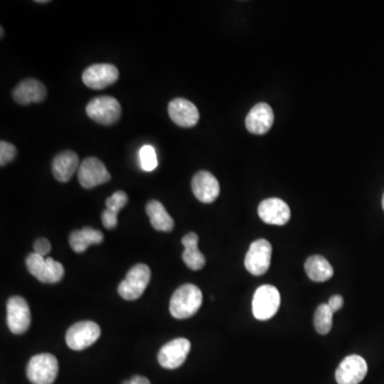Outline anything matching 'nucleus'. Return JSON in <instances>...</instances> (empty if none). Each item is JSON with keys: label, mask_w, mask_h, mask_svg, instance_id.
<instances>
[{"label": "nucleus", "mask_w": 384, "mask_h": 384, "mask_svg": "<svg viewBox=\"0 0 384 384\" xmlns=\"http://www.w3.org/2000/svg\"><path fill=\"white\" fill-rule=\"evenodd\" d=\"M203 295L196 285L185 284L174 291L170 301V313L176 319L194 316L202 306Z\"/></svg>", "instance_id": "1"}, {"label": "nucleus", "mask_w": 384, "mask_h": 384, "mask_svg": "<svg viewBox=\"0 0 384 384\" xmlns=\"http://www.w3.org/2000/svg\"><path fill=\"white\" fill-rule=\"evenodd\" d=\"M280 304L281 296L277 287L272 285H262L254 293L252 312L257 320L265 322L278 313Z\"/></svg>", "instance_id": "2"}, {"label": "nucleus", "mask_w": 384, "mask_h": 384, "mask_svg": "<svg viewBox=\"0 0 384 384\" xmlns=\"http://www.w3.org/2000/svg\"><path fill=\"white\" fill-rule=\"evenodd\" d=\"M27 269L40 282L54 284L62 280L64 268L52 257L45 259L37 253H30L26 260Z\"/></svg>", "instance_id": "3"}, {"label": "nucleus", "mask_w": 384, "mask_h": 384, "mask_svg": "<svg viewBox=\"0 0 384 384\" xmlns=\"http://www.w3.org/2000/svg\"><path fill=\"white\" fill-rule=\"evenodd\" d=\"M150 281L151 269L149 266L138 264L126 274V278L119 285L117 291L123 299L128 301L137 300L144 295Z\"/></svg>", "instance_id": "4"}, {"label": "nucleus", "mask_w": 384, "mask_h": 384, "mask_svg": "<svg viewBox=\"0 0 384 384\" xmlns=\"http://www.w3.org/2000/svg\"><path fill=\"white\" fill-rule=\"evenodd\" d=\"M59 364L50 354H37L29 361L27 377L33 384H52L58 376Z\"/></svg>", "instance_id": "5"}, {"label": "nucleus", "mask_w": 384, "mask_h": 384, "mask_svg": "<svg viewBox=\"0 0 384 384\" xmlns=\"http://www.w3.org/2000/svg\"><path fill=\"white\" fill-rule=\"evenodd\" d=\"M88 117L102 125H112L121 117V105L111 96H98L90 100L86 108Z\"/></svg>", "instance_id": "6"}, {"label": "nucleus", "mask_w": 384, "mask_h": 384, "mask_svg": "<svg viewBox=\"0 0 384 384\" xmlns=\"http://www.w3.org/2000/svg\"><path fill=\"white\" fill-rule=\"evenodd\" d=\"M272 255V243L266 239H257L250 245L245 259V268L253 276H263L269 269Z\"/></svg>", "instance_id": "7"}, {"label": "nucleus", "mask_w": 384, "mask_h": 384, "mask_svg": "<svg viewBox=\"0 0 384 384\" xmlns=\"http://www.w3.org/2000/svg\"><path fill=\"white\" fill-rule=\"evenodd\" d=\"M100 337V328L93 322L73 325L66 335V344L73 350H83L93 345Z\"/></svg>", "instance_id": "8"}, {"label": "nucleus", "mask_w": 384, "mask_h": 384, "mask_svg": "<svg viewBox=\"0 0 384 384\" xmlns=\"http://www.w3.org/2000/svg\"><path fill=\"white\" fill-rule=\"evenodd\" d=\"M7 322L14 334H22L28 330L31 324L30 308L24 298H10L7 303Z\"/></svg>", "instance_id": "9"}, {"label": "nucleus", "mask_w": 384, "mask_h": 384, "mask_svg": "<svg viewBox=\"0 0 384 384\" xmlns=\"http://www.w3.org/2000/svg\"><path fill=\"white\" fill-rule=\"evenodd\" d=\"M119 78V70L110 63H98L86 69L83 81L88 88L102 90L113 85Z\"/></svg>", "instance_id": "10"}, {"label": "nucleus", "mask_w": 384, "mask_h": 384, "mask_svg": "<svg viewBox=\"0 0 384 384\" xmlns=\"http://www.w3.org/2000/svg\"><path fill=\"white\" fill-rule=\"evenodd\" d=\"M111 176L106 165L95 157H88L78 169V180L86 189L94 188L110 180Z\"/></svg>", "instance_id": "11"}, {"label": "nucleus", "mask_w": 384, "mask_h": 384, "mask_svg": "<svg viewBox=\"0 0 384 384\" xmlns=\"http://www.w3.org/2000/svg\"><path fill=\"white\" fill-rule=\"evenodd\" d=\"M366 361L362 356L352 354L342 361L335 373L337 384H360L366 377Z\"/></svg>", "instance_id": "12"}, {"label": "nucleus", "mask_w": 384, "mask_h": 384, "mask_svg": "<svg viewBox=\"0 0 384 384\" xmlns=\"http://www.w3.org/2000/svg\"><path fill=\"white\" fill-rule=\"evenodd\" d=\"M191 344L187 339H175L165 344L158 354V362L163 368L175 369L182 366L190 351Z\"/></svg>", "instance_id": "13"}, {"label": "nucleus", "mask_w": 384, "mask_h": 384, "mask_svg": "<svg viewBox=\"0 0 384 384\" xmlns=\"http://www.w3.org/2000/svg\"><path fill=\"white\" fill-rule=\"evenodd\" d=\"M274 121V110L266 103H259L252 107L245 117V127L254 135H265L270 131Z\"/></svg>", "instance_id": "14"}, {"label": "nucleus", "mask_w": 384, "mask_h": 384, "mask_svg": "<svg viewBox=\"0 0 384 384\" xmlns=\"http://www.w3.org/2000/svg\"><path fill=\"white\" fill-rule=\"evenodd\" d=\"M191 189L196 198L202 203H213L220 194L217 178L209 171H200L191 180Z\"/></svg>", "instance_id": "15"}, {"label": "nucleus", "mask_w": 384, "mask_h": 384, "mask_svg": "<svg viewBox=\"0 0 384 384\" xmlns=\"http://www.w3.org/2000/svg\"><path fill=\"white\" fill-rule=\"evenodd\" d=\"M257 211L260 218L265 223L272 226H284L291 219V209L289 205L278 198L262 201Z\"/></svg>", "instance_id": "16"}, {"label": "nucleus", "mask_w": 384, "mask_h": 384, "mask_svg": "<svg viewBox=\"0 0 384 384\" xmlns=\"http://www.w3.org/2000/svg\"><path fill=\"white\" fill-rule=\"evenodd\" d=\"M168 111L172 121L180 127H192L200 119L196 105L185 98H174L170 102Z\"/></svg>", "instance_id": "17"}, {"label": "nucleus", "mask_w": 384, "mask_h": 384, "mask_svg": "<svg viewBox=\"0 0 384 384\" xmlns=\"http://www.w3.org/2000/svg\"><path fill=\"white\" fill-rule=\"evenodd\" d=\"M79 167L78 155L73 151H63L52 161V174L58 182H66L73 178L75 172L78 171Z\"/></svg>", "instance_id": "18"}, {"label": "nucleus", "mask_w": 384, "mask_h": 384, "mask_svg": "<svg viewBox=\"0 0 384 384\" xmlns=\"http://www.w3.org/2000/svg\"><path fill=\"white\" fill-rule=\"evenodd\" d=\"M46 94L45 86L37 79L30 78L21 81L14 88L12 95L18 104L29 105L45 100Z\"/></svg>", "instance_id": "19"}, {"label": "nucleus", "mask_w": 384, "mask_h": 384, "mask_svg": "<svg viewBox=\"0 0 384 384\" xmlns=\"http://www.w3.org/2000/svg\"><path fill=\"white\" fill-rule=\"evenodd\" d=\"M199 236L196 233H188L182 238L185 250L182 252V261L189 269L201 270L205 266L206 260L198 248Z\"/></svg>", "instance_id": "20"}, {"label": "nucleus", "mask_w": 384, "mask_h": 384, "mask_svg": "<svg viewBox=\"0 0 384 384\" xmlns=\"http://www.w3.org/2000/svg\"><path fill=\"white\" fill-rule=\"evenodd\" d=\"M304 269L314 282H326L334 274L332 266L322 255L310 256L304 264Z\"/></svg>", "instance_id": "21"}, {"label": "nucleus", "mask_w": 384, "mask_h": 384, "mask_svg": "<svg viewBox=\"0 0 384 384\" xmlns=\"http://www.w3.org/2000/svg\"><path fill=\"white\" fill-rule=\"evenodd\" d=\"M104 240V234L100 231L92 228L74 231L70 235V245L73 251L83 253L91 245H100Z\"/></svg>", "instance_id": "22"}, {"label": "nucleus", "mask_w": 384, "mask_h": 384, "mask_svg": "<svg viewBox=\"0 0 384 384\" xmlns=\"http://www.w3.org/2000/svg\"><path fill=\"white\" fill-rule=\"evenodd\" d=\"M146 214L155 230L161 232H171L173 230V219L159 201H150L146 205Z\"/></svg>", "instance_id": "23"}, {"label": "nucleus", "mask_w": 384, "mask_h": 384, "mask_svg": "<svg viewBox=\"0 0 384 384\" xmlns=\"http://www.w3.org/2000/svg\"><path fill=\"white\" fill-rule=\"evenodd\" d=\"M333 310H331L328 303H322L316 308L314 315L315 330L319 334L326 335L330 332L333 325Z\"/></svg>", "instance_id": "24"}, {"label": "nucleus", "mask_w": 384, "mask_h": 384, "mask_svg": "<svg viewBox=\"0 0 384 384\" xmlns=\"http://www.w3.org/2000/svg\"><path fill=\"white\" fill-rule=\"evenodd\" d=\"M139 157L142 170L150 172L156 169L157 165H158V159H157L155 149L152 146H142L141 150H140Z\"/></svg>", "instance_id": "25"}, {"label": "nucleus", "mask_w": 384, "mask_h": 384, "mask_svg": "<svg viewBox=\"0 0 384 384\" xmlns=\"http://www.w3.org/2000/svg\"><path fill=\"white\" fill-rule=\"evenodd\" d=\"M128 197L124 191H117L106 200L107 209L119 214V211L127 204Z\"/></svg>", "instance_id": "26"}, {"label": "nucleus", "mask_w": 384, "mask_h": 384, "mask_svg": "<svg viewBox=\"0 0 384 384\" xmlns=\"http://www.w3.org/2000/svg\"><path fill=\"white\" fill-rule=\"evenodd\" d=\"M16 156V148L7 141L0 142V165L5 167Z\"/></svg>", "instance_id": "27"}, {"label": "nucleus", "mask_w": 384, "mask_h": 384, "mask_svg": "<svg viewBox=\"0 0 384 384\" xmlns=\"http://www.w3.org/2000/svg\"><path fill=\"white\" fill-rule=\"evenodd\" d=\"M33 249H35V253L40 254V255L45 257L52 250V245H50V240H47V239L39 238L35 240Z\"/></svg>", "instance_id": "28"}, {"label": "nucleus", "mask_w": 384, "mask_h": 384, "mask_svg": "<svg viewBox=\"0 0 384 384\" xmlns=\"http://www.w3.org/2000/svg\"><path fill=\"white\" fill-rule=\"evenodd\" d=\"M102 222L105 228H115L117 226V214L106 209V211H103Z\"/></svg>", "instance_id": "29"}, {"label": "nucleus", "mask_w": 384, "mask_h": 384, "mask_svg": "<svg viewBox=\"0 0 384 384\" xmlns=\"http://www.w3.org/2000/svg\"><path fill=\"white\" fill-rule=\"evenodd\" d=\"M328 306H330L333 313L337 312L341 310L344 306V298L339 295H334L329 299Z\"/></svg>", "instance_id": "30"}, {"label": "nucleus", "mask_w": 384, "mask_h": 384, "mask_svg": "<svg viewBox=\"0 0 384 384\" xmlns=\"http://www.w3.org/2000/svg\"><path fill=\"white\" fill-rule=\"evenodd\" d=\"M122 384H151V382L148 378L142 377V376H134L131 380L124 381Z\"/></svg>", "instance_id": "31"}, {"label": "nucleus", "mask_w": 384, "mask_h": 384, "mask_svg": "<svg viewBox=\"0 0 384 384\" xmlns=\"http://www.w3.org/2000/svg\"><path fill=\"white\" fill-rule=\"evenodd\" d=\"M35 3H37V4H47L48 1H47V0H37V1H35Z\"/></svg>", "instance_id": "32"}, {"label": "nucleus", "mask_w": 384, "mask_h": 384, "mask_svg": "<svg viewBox=\"0 0 384 384\" xmlns=\"http://www.w3.org/2000/svg\"><path fill=\"white\" fill-rule=\"evenodd\" d=\"M382 207H383V211H384V194H383V197H382Z\"/></svg>", "instance_id": "33"}, {"label": "nucleus", "mask_w": 384, "mask_h": 384, "mask_svg": "<svg viewBox=\"0 0 384 384\" xmlns=\"http://www.w3.org/2000/svg\"><path fill=\"white\" fill-rule=\"evenodd\" d=\"M0 30H1V31H0V33H1V37H4V28H3V27H1V28H0Z\"/></svg>", "instance_id": "34"}]
</instances>
